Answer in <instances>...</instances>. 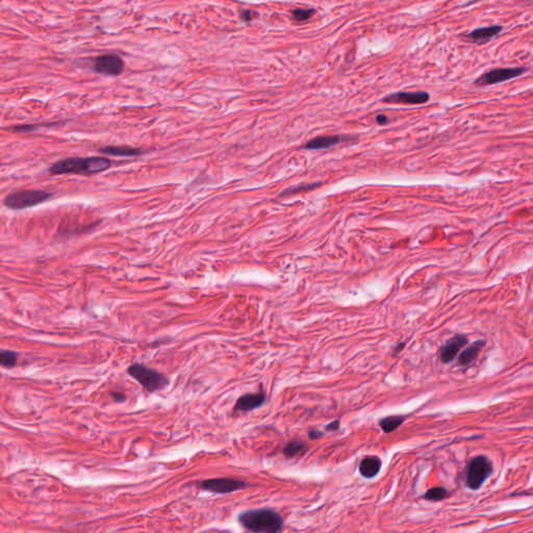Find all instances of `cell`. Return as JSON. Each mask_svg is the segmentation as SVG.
I'll list each match as a JSON object with an SVG mask.
<instances>
[{"instance_id": "19", "label": "cell", "mask_w": 533, "mask_h": 533, "mask_svg": "<svg viewBox=\"0 0 533 533\" xmlns=\"http://www.w3.org/2000/svg\"><path fill=\"white\" fill-rule=\"evenodd\" d=\"M17 361V353L11 350H3L0 353V363L4 368H13Z\"/></svg>"}, {"instance_id": "6", "label": "cell", "mask_w": 533, "mask_h": 533, "mask_svg": "<svg viewBox=\"0 0 533 533\" xmlns=\"http://www.w3.org/2000/svg\"><path fill=\"white\" fill-rule=\"evenodd\" d=\"M527 70L525 68H499L490 70L488 72L483 73L481 76H479L475 80V85L479 87H486L496 85V83H501L504 81H507L510 79H513L515 77H518L523 75Z\"/></svg>"}, {"instance_id": "17", "label": "cell", "mask_w": 533, "mask_h": 533, "mask_svg": "<svg viewBox=\"0 0 533 533\" xmlns=\"http://www.w3.org/2000/svg\"><path fill=\"white\" fill-rule=\"evenodd\" d=\"M404 420L405 417L403 416H389L381 419L379 421V425L385 433H390L399 428L400 425L404 422Z\"/></svg>"}, {"instance_id": "10", "label": "cell", "mask_w": 533, "mask_h": 533, "mask_svg": "<svg viewBox=\"0 0 533 533\" xmlns=\"http://www.w3.org/2000/svg\"><path fill=\"white\" fill-rule=\"evenodd\" d=\"M468 343V339L465 335H456L451 340H449L441 349L440 357L443 362L452 361L460 350Z\"/></svg>"}, {"instance_id": "8", "label": "cell", "mask_w": 533, "mask_h": 533, "mask_svg": "<svg viewBox=\"0 0 533 533\" xmlns=\"http://www.w3.org/2000/svg\"><path fill=\"white\" fill-rule=\"evenodd\" d=\"M94 69L98 73L116 76L122 73L124 64L116 54H103L96 59Z\"/></svg>"}, {"instance_id": "9", "label": "cell", "mask_w": 533, "mask_h": 533, "mask_svg": "<svg viewBox=\"0 0 533 533\" xmlns=\"http://www.w3.org/2000/svg\"><path fill=\"white\" fill-rule=\"evenodd\" d=\"M429 94L424 91L419 92H399L391 94L383 98V101L387 103L398 104H423L428 102Z\"/></svg>"}, {"instance_id": "5", "label": "cell", "mask_w": 533, "mask_h": 533, "mask_svg": "<svg viewBox=\"0 0 533 533\" xmlns=\"http://www.w3.org/2000/svg\"><path fill=\"white\" fill-rule=\"evenodd\" d=\"M493 472V466L484 456L474 457L468 466L467 484L472 489L479 488Z\"/></svg>"}, {"instance_id": "14", "label": "cell", "mask_w": 533, "mask_h": 533, "mask_svg": "<svg viewBox=\"0 0 533 533\" xmlns=\"http://www.w3.org/2000/svg\"><path fill=\"white\" fill-rule=\"evenodd\" d=\"M102 154H107V156L113 157H140L143 154V150L140 148H134L129 146H105L103 148H100L99 150Z\"/></svg>"}, {"instance_id": "20", "label": "cell", "mask_w": 533, "mask_h": 533, "mask_svg": "<svg viewBox=\"0 0 533 533\" xmlns=\"http://www.w3.org/2000/svg\"><path fill=\"white\" fill-rule=\"evenodd\" d=\"M447 496H448L447 489L439 486V487H433V488L428 489L426 494L424 495V498L429 501H441L445 499Z\"/></svg>"}, {"instance_id": "18", "label": "cell", "mask_w": 533, "mask_h": 533, "mask_svg": "<svg viewBox=\"0 0 533 533\" xmlns=\"http://www.w3.org/2000/svg\"><path fill=\"white\" fill-rule=\"evenodd\" d=\"M306 449V445L301 443V442H291L289 444L286 445V447L284 448V454L286 457L288 458H292V457H295L296 455L300 454L301 452H303Z\"/></svg>"}, {"instance_id": "1", "label": "cell", "mask_w": 533, "mask_h": 533, "mask_svg": "<svg viewBox=\"0 0 533 533\" xmlns=\"http://www.w3.org/2000/svg\"><path fill=\"white\" fill-rule=\"evenodd\" d=\"M111 163L113 162L104 157L68 158L53 163L48 168V171L53 175H92L109 169Z\"/></svg>"}, {"instance_id": "11", "label": "cell", "mask_w": 533, "mask_h": 533, "mask_svg": "<svg viewBox=\"0 0 533 533\" xmlns=\"http://www.w3.org/2000/svg\"><path fill=\"white\" fill-rule=\"evenodd\" d=\"M502 31H503L502 25H492V26H487V27H480V29H476L470 32L468 35H466V38L467 40L471 41L472 43L483 44V43H487L488 41L497 37Z\"/></svg>"}, {"instance_id": "23", "label": "cell", "mask_w": 533, "mask_h": 533, "mask_svg": "<svg viewBox=\"0 0 533 533\" xmlns=\"http://www.w3.org/2000/svg\"><path fill=\"white\" fill-rule=\"evenodd\" d=\"M339 428H340V421L339 420L333 421V422L329 423L326 426V430H328V431H335V430H338Z\"/></svg>"}, {"instance_id": "3", "label": "cell", "mask_w": 533, "mask_h": 533, "mask_svg": "<svg viewBox=\"0 0 533 533\" xmlns=\"http://www.w3.org/2000/svg\"><path fill=\"white\" fill-rule=\"evenodd\" d=\"M52 194L43 190H22L9 194L4 200L6 207L12 210L31 208L48 201Z\"/></svg>"}, {"instance_id": "15", "label": "cell", "mask_w": 533, "mask_h": 533, "mask_svg": "<svg viewBox=\"0 0 533 533\" xmlns=\"http://www.w3.org/2000/svg\"><path fill=\"white\" fill-rule=\"evenodd\" d=\"M341 142V138L338 136H326V137H318L314 140H311L305 145L306 149H326L331 146H334Z\"/></svg>"}, {"instance_id": "2", "label": "cell", "mask_w": 533, "mask_h": 533, "mask_svg": "<svg viewBox=\"0 0 533 533\" xmlns=\"http://www.w3.org/2000/svg\"><path fill=\"white\" fill-rule=\"evenodd\" d=\"M238 522L246 530L256 533H277L284 528L282 515L269 508L244 511L238 515Z\"/></svg>"}, {"instance_id": "4", "label": "cell", "mask_w": 533, "mask_h": 533, "mask_svg": "<svg viewBox=\"0 0 533 533\" xmlns=\"http://www.w3.org/2000/svg\"><path fill=\"white\" fill-rule=\"evenodd\" d=\"M128 374L149 392L163 389L167 386L168 378L162 373L146 367L142 363H134L127 370Z\"/></svg>"}, {"instance_id": "24", "label": "cell", "mask_w": 533, "mask_h": 533, "mask_svg": "<svg viewBox=\"0 0 533 533\" xmlns=\"http://www.w3.org/2000/svg\"><path fill=\"white\" fill-rule=\"evenodd\" d=\"M322 434H323V433H322L319 430H312V431H310V433H308V437H310V439H312V440H317V439L322 437Z\"/></svg>"}, {"instance_id": "26", "label": "cell", "mask_w": 533, "mask_h": 533, "mask_svg": "<svg viewBox=\"0 0 533 533\" xmlns=\"http://www.w3.org/2000/svg\"><path fill=\"white\" fill-rule=\"evenodd\" d=\"M113 396H114V398H115L116 401H120L119 399H121V400L123 401L124 398H125V397H124L123 395H121V394H113Z\"/></svg>"}, {"instance_id": "22", "label": "cell", "mask_w": 533, "mask_h": 533, "mask_svg": "<svg viewBox=\"0 0 533 533\" xmlns=\"http://www.w3.org/2000/svg\"><path fill=\"white\" fill-rule=\"evenodd\" d=\"M254 17V12L251 10H245L241 13V19L245 22H250Z\"/></svg>"}, {"instance_id": "13", "label": "cell", "mask_w": 533, "mask_h": 533, "mask_svg": "<svg viewBox=\"0 0 533 533\" xmlns=\"http://www.w3.org/2000/svg\"><path fill=\"white\" fill-rule=\"evenodd\" d=\"M381 469V460L377 456L364 457L359 464V473L364 478H373Z\"/></svg>"}, {"instance_id": "12", "label": "cell", "mask_w": 533, "mask_h": 533, "mask_svg": "<svg viewBox=\"0 0 533 533\" xmlns=\"http://www.w3.org/2000/svg\"><path fill=\"white\" fill-rule=\"evenodd\" d=\"M265 401V396L258 394H246L237 399L234 409L238 412H250L261 406Z\"/></svg>"}, {"instance_id": "21", "label": "cell", "mask_w": 533, "mask_h": 533, "mask_svg": "<svg viewBox=\"0 0 533 533\" xmlns=\"http://www.w3.org/2000/svg\"><path fill=\"white\" fill-rule=\"evenodd\" d=\"M315 14L314 9H296L292 12L293 19L298 22H303L311 19Z\"/></svg>"}, {"instance_id": "25", "label": "cell", "mask_w": 533, "mask_h": 533, "mask_svg": "<svg viewBox=\"0 0 533 533\" xmlns=\"http://www.w3.org/2000/svg\"><path fill=\"white\" fill-rule=\"evenodd\" d=\"M376 121L379 123L380 125H384V124L387 123V117L384 116V115H379V116L376 117Z\"/></svg>"}, {"instance_id": "7", "label": "cell", "mask_w": 533, "mask_h": 533, "mask_svg": "<svg viewBox=\"0 0 533 533\" xmlns=\"http://www.w3.org/2000/svg\"><path fill=\"white\" fill-rule=\"evenodd\" d=\"M199 486L202 489L216 494H229L235 490L242 489L246 486V482L232 478H213L200 482Z\"/></svg>"}, {"instance_id": "16", "label": "cell", "mask_w": 533, "mask_h": 533, "mask_svg": "<svg viewBox=\"0 0 533 533\" xmlns=\"http://www.w3.org/2000/svg\"><path fill=\"white\" fill-rule=\"evenodd\" d=\"M484 341H478L469 346L464 352H462L458 357V363L460 366H468L471 362H473L476 357L478 356L480 350L484 346Z\"/></svg>"}]
</instances>
